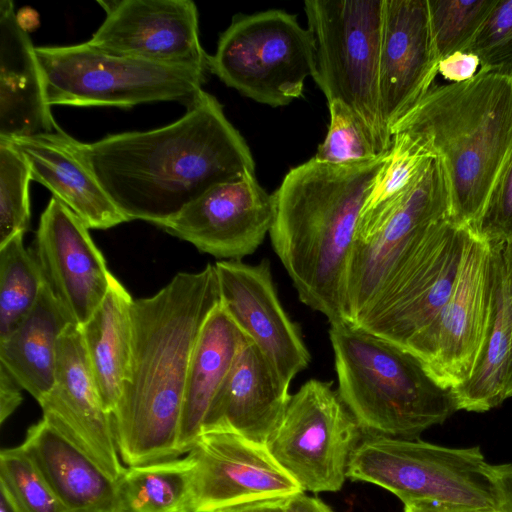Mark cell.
<instances>
[{
    "label": "cell",
    "mask_w": 512,
    "mask_h": 512,
    "mask_svg": "<svg viewBox=\"0 0 512 512\" xmlns=\"http://www.w3.org/2000/svg\"><path fill=\"white\" fill-rule=\"evenodd\" d=\"M404 512H500L499 510H487L461 506L440 505L435 503H411L404 505Z\"/></svg>",
    "instance_id": "obj_43"
},
{
    "label": "cell",
    "mask_w": 512,
    "mask_h": 512,
    "mask_svg": "<svg viewBox=\"0 0 512 512\" xmlns=\"http://www.w3.org/2000/svg\"><path fill=\"white\" fill-rule=\"evenodd\" d=\"M439 61L467 51L498 0H427Z\"/></svg>",
    "instance_id": "obj_32"
},
{
    "label": "cell",
    "mask_w": 512,
    "mask_h": 512,
    "mask_svg": "<svg viewBox=\"0 0 512 512\" xmlns=\"http://www.w3.org/2000/svg\"><path fill=\"white\" fill-rule=\"evenodd\" d=\"M347 478L380 486L404 505L499 510L492 465L479 447L451 448L364 434L350 456Z\"/></svg>",
    "instance_id": "obj_7"
},
{
    "label": "cell",
    "mask_w": 512,
    "mask_h": 512,
    "mask_svg": "<svg viewBox=\"0 0 512 512\" xmlns=\"http://www.w3.org/2000/svg\"><path fill=\"white\" fill-rule=\"evenodd\" d=\"M214 268L221 307L290 385L308 367L310 353L299 327L280 302L270 262L263 259L251 265L219 260Z\"/></svg>",
    "instance_id": "obj_18"
},
{
    "label": "cell",
    "mask_w": 512,
    "mask_h": 512,
    "mask_svg": "<svg viewBox=\"0 0 512 512\" xmlns=\"http://www.w3.org/2000/svg\"><path fill=\"white\" fill-rule=\"evenodd\" d=\"M16 22L21 30L27 34L34 32L40 27V15L30 6H23L16 11Z\"/></svg>",
    "instance_id": "obj_45"
},
{
    "label": "cell",
    "mask_w": 512,
    "mask_h": 512,
    "mask_svg": "<svg viewBox=\"0 0 512 512\" xmlns=\"http://www.w3.org/2000/svg\"><path fill=\"white\" fill-rule=\"evenodd\" d=\"M432 158L408 135H392L387 159L376 175L360 217L386 209L400 200Z\"/></svg>",
    "instance_id": "obj_31"
},
{
    "label": "cell",
    "mask_w": 512,
    "mask_h": 512,
    "mask_svg": "<svg viewBox=\"0 0 512 512\" xmlns=\"http://www.w3.org/2000/svg\"><path fill=\"white\" fill-rule=\"evenodd\" d=\"M3 140L24 158L32 180L45 186L89 229H108L128 221L83 158L79 141L61 128Z\"/></svg>",
    "instance_id": "obj_22"
},
{
    "label": "cell",
    "mask_w": 512,
    "mask_h": 512,
    "mask_svg": "<svg viewBox=\"0 0 512 512\" xmlns=\"http://www.w3.org/2000/svg\"><path fill=\"white\" fill-rule=\"evenodd\" d=\"M314 43L296 16L271 9L237 14L209 55V72L258 103L285 106L312 77Z\"/></svg>",
    "instance_id": "obj_9"
},
{
    "label": "cell",
    "mask_w": 512,
    "mask_h": 512,
    "mask_svg": "<svg viewBox=\"0 0 512 512\" xmlns=\"http://www.w3.org/2000/svg\"><path fill=\"white\" fill-rule=\"evenodd\" d=\"M330 122L324 141L318 146L315 160L345 164L372 159L380 154L374 149L363 125L340 101L328 103Z\"/></svg>",
    "instance_id": "obj_35"
},
{
    "label": "cell",
    "mask_w": 512,
    "mask_h": 512,
    "mask_svg": "<svg viewBox=\"0 0 512 512\" xmlns=\"http://www.w3.org/2000/svg\"><path fill=\"white\" fill-rule=\"evenodd\" d=\"M337 391L364 434L415 440L458 411L407 350L341 322L330 325Z\"/></svg>",
    "instance_id": "obj_5"
},
{
    "label": "cell",
    "mask_w": 512,
    "mask_h": 512,
    "mask_svg": "<svg viewBox=\"0 0 512 512\" xmlns=\"http://www.w3.org/2000/svg\"><path fill=\"white\" fill-rule=\"evenodd\" d=\"M491 243L473 230L453 290L433 323L405 349L442 387L453 389L470 376L491 314Z\"/></svg>",
    "instance_id": "obj_13"
},
{
    "label": "cell",
    "mask_w": 512,
    "mask_h": 512,
    "mask_svg": "<svg viewBox=\"0 0 512 512\" xmlns=\"http://www.w3.org/2000/svg\"><path fill=\"white\" fill-rule=\"evenodd\" d=\"M13 1H0V139L54 132L36 47L15 19Z\"/></svg>",
    "instance_id": "obj_23"
},
{
    "label": "cell",
    "mask_w": 512,
    "mask_h": 512,
    "mask_svg": "<svg viewBox=\"0 0 512 512\" xmlns=\"http://www.w3.org/2000/svg\"><path fill=\"white\" fill-rule=\"evenodd\" d=\"M24 234L0 245V340L32 310L46 283L35 255L24 246Z\"/></svg>",
    "instance_id": "obj_30"
},
{
    "label": "cell",
    "mask_w": 512,
    "mask_h": 512,
    "mask_svg": "<svg viewBox=\"0 0 512 512\" xmlns=\"http://www.w3.org/2000/svg\"><path fill=\"white\" fill-rule=\"evenodd\" d=\"M0 512H20L2 488H0Z\"/></svg>",
    "instance_id": "obj_46"
},
{
    "label": "cell",
    "mask_w": 512,
    "mask_h": 512,
    "mask_svg": "<svg viewBox=\"0 0 512 512\" xmlns=\"http://www.w3.org/2000/svg\"><path fill=\"white\" fill-rule=\"evenodd\" d=\"M21 445L69 512H116V480L43 418Z\"/></svg>",
    "instance_id": "obj_24"
},
{
    "label": "cell",
    "mask_w": 512,
    "mask_h": 512,
    "mask_svg": "<svg viewBox=\"0 0 512 512\" xmlns=\"http://www.w3.org/2000/svg\"><path fill=\"white\" fill-rule=\"evenodd\" d=\"M472 230L490 243L512 240V154Z\"/></svg>",
    "instance_id": "obj_37"
},
{
    "label": "cell",
    "mask_w": 512,
    "mask_h": 512,
    "mask_svg": "<svg viewBox=\"0 0 512 512\" xmlns=\"http://www.w3.org/2000/svg\"><path fill=\"white\" fill-rule=\"evenodd\" d=\"M362 437L361 427L332 383L310 379L291 395L267 447L303 491L336 492L347 478L350 456Z\"/></svg>",
    "instance_id": "obj_12"
},
{
    "label": "cell",
    "mask_w": 512,
    "mask_h": 512,
    "mask_svg": "<svg viewBox=\"0 0 512 512\" xmlns=\"http://www.w3.org/2000/svg\"><path fill=\"white\" fill-rule=\"evenodd\" d=\"M480 66L481 62L476 54L458 51L439 61L438 74L449 83H460L474 77Z\"/></svg>",
    "instance_id": "obj_38"
},
{
    "label": "cell",
    "mask_w": 512,
    "mask_h": 512,
    "mask_svg": "<svg viewBox=\"0 0 512 512\" xmlns=\"http://www.w3.org/2000/svg\"><path fill=\"white\" fill-rule=\"evenodd\" d=\"M220 296L214 265L179 272L132 304V351L112 413L122 462L144 465L180 456L178 440L190 360Z\"/></svg>",
    "instance_id": "obj_2"
},
{
    "label": "cell",
    "mask_w": 512,
    "mask_h": 512,
    "mask_svg": "<svg viewBox=\"0 0 512 512\" xmlns=\"http://www.w3.org/2000/svg\"><path fill=\"white\" fill-rule=\"evenodd\" d=\"M441 162L432 158L392 206L359 217L343 286V320L356 325L408 253L437 221L449 218Z\"/></svg>",
    "instance_id": "obj_10"
},
{
    "label": "cell",
    "mask_w": 512,
    "mask_h": 512,
    "mask_svg": "<svg viewBox=\"0 0 512 512\" xmlns=\"http://www.w3.org/2000/svg\"><path fill=\"white\" fill-rule=\"evenodd\" d=\"M47 102L50 106L131 108L161 101L187 106L202 93L208 71L151 62L102 51L87 41L39 46Z\"/></svg>",
    "instance_id": "obj_8"
},
{
    "label": "cell",
    "mask_w": 512,
    "mask_h": 512,
    "mask_svg": "<svg viewBox=\"0 0 512 512\" xmlns=\"http://www.w3.org/2000/svg\"><path fill=\"white\" fill-rule=\"evenodd\" d=\"M389 151L345 164L311 158L273 192L271 243L302 303L344 322L343 286L357 223Z\"/></svg>",
    "instance_id": "obj_3"
},
{
    "label": "cell",
    "mask_w": 512,
    "mask_h": 512,
    "mask_svg": "<svg viewBox=\"0 0 512 512\" xmlns=\"http://www.w3.org/2000/svg\"><path fill=\"white\" fill-rule=\"evenodd\" d=\"M0 488L20 512H69L22 445L1 450Z\"/></svg>",
    "instance_id": "obj_33"
},
{
    "label": "cell",
    "mask_w": 512,
    "mask_h": 512,
    "mask_svg": "<svg viewBox=\"0 0 512 512\" xmlns=\"http://www.w3.org/2000/svg\"><path fill=\"white\" fill-rule=\"evenodd\" d=\"M289 386L246 337L209 406L202 431L227 430L267 445L287 409Z\"/></svg>",
    "instance_id": "obj_21"
},
{
    "label": "cell",
    "mask_w": 512,
    "mask_h": 512,
    "mask_svg": "<svg viewBox=\"0 0 512 512\" xmlns=\"http://www.w3.org/2000/svg\"><path fill=\"white\" fill-rule=\"evenodd\" d=\"M133 301L113 275L103 301L80 326L93 376L111 414L119 401L131 359Z\"/></svg>",
    "instance_id": "obj_28"
},
{
    "label": "cell",
    "mask_w": 512,
    "mask_h": 512,
    "mask_svg": "<svg viewBox=\"0 0 512 512\" xmlns=\"http://www.w3.org/2000/svg\"><path fill=\"white\" fill-rule=\"evenodd\" d=\"M285 512H333L323 501L310 497L304 492L291 496L284 501Z\"/></svg>",
    "instance_id": "obj_42"
},
{
    "label": "cell",
    "mask_w": 512,
    "mask_h": 512,
    "mask_svg": "<svg viewBox=\"0 0 512 512\" xmlns=\"http://www.w3.org/2000/svg\"><path fill=\"white\" fill-rule=\"evenodd\" d=\"M116 483V512H195V463L188 453L128 466Z\"/></svg>",
    "instance_id": "obj_29"
},
{
    "label": "cell",
    "mask_w": 512,
    "mask_h": 512,
    "mask_svg": "<svg viewBox=\"0 0 512 512\" xmlns=\"http://www.w3.org/2000/svg\"><path fill=\"white\" fill-rule=\"evenodd\" d=\"M71 323L69 314L45 283L32 310L0 340V365L37 402L53 387L59 340Z\"/></svg>",
    "instance_id": "obj_26"
},
{
    "label": "cell",
    "mask_w": 512,
    "mask_h": 512,
    "mask_svg": "<svg viewBox=\"0 0 512 512\" xmlns=\"http://www.w3.org/2000/svg\"><path fill=\"white\" fill-rule=\"evenodd\" d=\"M439 58L427 0H384L379 104L390 128L434 85Z\"/></svg>",
    "instance_id": "obj_20"
},
{
    "label": "cell",
    "mask_w": 512,
    "mask_h": 512,
    "mask_svg": "<svg viewBox=\"0 0 512 512\" xmlns=\"http://www.w3.org/2000/svg\"><path fill=\"white\" fill-rule=\"evenodd\" d=\"M38 403L45 421L111 478L121 476L126 467L120 461L113 417L104 405L75 323L60 337L54 384Z\"/></svg>",
    "instance_id": "obj_17"
},
{
    "label": "cell",
    "mask_w": 512,
    "mask_h": 512,
    "mask_svg": "<svg viewBox=\"0 0 512 512\" xmlns=\"http://www.w3.org/2000/svg\"><path fill=\"white\" fill-rule=\"evenodd\" d=\"M79 149L128 221L158 227L211 187L255 172L246 141L206 91L168 125L79 141Z\"/></svg>",
    "instance_id": "obj_1"
},
{
    "label": "cell",
    "mask_w": 512,
    "mask_h": 512,
    "mask_svg": "<svg viewBox=\"0 0 512 512\" xmlns=\"http://www.w3.org/2000/svg\"><path fill=\"white\" fill-rule=\"evenodd\" d=\"M272 221V194L248 171L211 187L159 227L202 253L241 260L263 243Z\"/></svg>",
    "instance_id": "obj_16"
},
{
    "label": "cell",
    "mask_w": 512,
    "mask_h": 512,
    "mask_svg": "<svg viewBox=\"0 0 512 512\" xmlns=\"http://www.w3.org/2000/svg\"><path fill=\"white\" fill-rule=\"evenodd\" d=\"M105 19L87 43L113 54L193 66L209 72L199 37L198 10L190 0L98 1Z\"/></svg>",
    "instance_id": "obj_15"
},
{
    "label": "cell",
    "mask_w": 512,
    "mask_h": 512,
    "mask_svg": "<svg viewBox=\"0 0 512 512\" xmlns=\"http://www.w3.org/2000/svg\"><path fill=\"white\" fill-rule=\"evenodd\" d=\"M471 233L449 218L434 223L354 327L406 349L450 297Z\"/></svg>",
    "instance_id": "obj_11"
},
{
    "label": "cell",
    "mask_w": 512,
    "mask_h": 512,
    "mask_svg": "<svg viewBox=\"0 0 512 512\" xmlns=\"http://www.w3.org/2000/svg\"><path fill=\"white\" fill-rule=\"evenodd\" d=\"M442 165L449 219L474 228L512 154V68H480L460 83L433 85L391 128Z\"/></svg>",
    "instance_id": "obj_4"
},
{
    "label": "cell",
    "mask_w": 512,
    "mask_h": 512,
    "mask_svg": "<svg viewBox=\"0 0 512 512\" xmlns=\"http://www.w3.org/2000/svg\"><path fill=\"white\" fill-rule=\"evenodd\" d=\"M31 180L29 166L21 154L0 139V245L29 228Z\"/></svg>",
    "instance_id": "obj_34"
},
{
    "label": "cell",
    "mask_w": 512,
    "mask_h": 512,
    "mask_svg": "<svg viewBox=\"0 0 512 512\" xmlns=\"http://www.w3.org/2000/svg\"><path fill=\"white\" fill-rule=\"evenodd\" d=\"M188 454L195 463V512H218L304 492L267 445L231 431L203 430Z\"/></svg>",
    "instance_id": "obj_14"
},
{
    "label": "cell",
    "mask_w": 512,
    "mask_h": 512,
    "mask_svg": "<svg viewBox=\"0 0 512 512\" xmlns=\"http://www.w3.org/2000/svg\"><path fill=\"white\" fill-rule=\"evenodd\" d=\"M245 340L219 303L206 319L190 360L178 440L180 455L190 451L201 433L209 406Z\"/></svg>",
    "instance_id": "obj_25"
},
{
    "label": "cell",
    "mask_w": 512,
    "mask_h": 512,
    "mask_svg": "<svg viewBox=\"0 0 512 512\" xmlns=\"http://www.w3.org/2000/svg\"><path fill=\"white\" fill-rule=\"evenodd\" d=\"M22 387L15 378L0 365V422L13 414L22 402Z\"/></svg>",
    "instance_id": "obj_39"
},
{
    "label": "cell",
    "mask_w": 512,
    "mask_h": 512,
    "mask_svg": "<svg viewBox=\"0 0 512 512\" xmlns=\"http://www.w3.org/2000/svg\"><path fill=\"white\" fill-rule=\"evenodd\" d=\"M285 499L265 500L233 506L218 512H285Z\"/></svg>",
    "instance_id": "obj_44"
},
{
    "label": "cell",
    "mask_w": 512,
    "mask_h": 512,
    "mask_svg": "<svg viewBox=\"0 0 512 512\" xmlns=\"http://www.w3.org/2000/svg\"><path fill=\"white\" fill-rule=\"evenodd\" d=\"M492 302L487 334L466 381L451 389L457 410L486 412L506 400L512 316L506 284L503 243H491Z\"/></svg>",
    "instance_id": "obj_27"
},
{
    "label": "cell",
    "mask_w": 512,
    "mask_h": 512,
    "mask_svg": "<svg viewBox=\"0 0 512 512\" xmlns=\"http://www.w3.org/2000/svg\"><path fill=\"white\" fill-rule=\"evenodd\" d=\"M304 11L314 43L312 78L327 103H343L376 152L389 151L379 104L384 0H306Z\"/></svg>",
    "instance_id": "obj_6"
},
{
    "label": "cell",
    "mask_w": 512,
    "mask_h": 512,
    "mask_svg": "<svg viewBox=\"0 0 512 512\" xmlns=\"http://www.w3.org/2000/svg\"><path fill=\"white\" fill-rule=\"evenodd\" d=\"M499 498V511L512 512V463L492 465Z\"/></svg>",
    "instance_id": "obj_40"
},
{
    "label": "cell",
    "mask_w": 512,
    "mask_h": 512,
    "mask_svg": "<svg viewBox=\"0 0 512 512\" xmlns=\"http://www.w3.org/2000/svg\"><path fill=\"white\" fill-rule=\"evenodd\" d=\"M502 257L512 316V240L503 243ZM510 397H512V337L506 378V399Z\"/></svg>",
    "instance_id": "obj_41"
},
{
    "label": "cell",
    "mask_w": 512,
    "mask_h": 512,
    "mask_svg": "<svg viewBox=\"0 0 512 512\" xmlns=\"http://www.w3.org/2000/svg\"><path fill=\"white\" fill-rule=\"evenodd\" d=\"M32 252L53 295L73 323L82 326L103 301L113 276L89 228L52 197L41 214Z\"/></svg>",
    "instance_id": "obj_19"
},
{
    "label": "cell",
    "mask_w": 512,
    "mask_h": 512,
    "mask_svg": "<svg viewBox=\"0 0 512 512\" xmlns=\"http://www.w3.org/2000/svg\"><path fill=\"white\" fill-rule=\"evenodd\" d=\"M467 52L476 54L480 68H512V0H498Z\"/></svg>",
    "instance_id": "obj_36"
}]
</instances>
